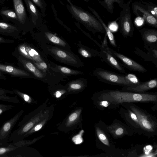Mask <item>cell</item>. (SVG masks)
<instances>
[{"mask_svg": "<svg viewBox=\"0 0 157 157\" xmlns=\"http://www.w3.org/2000/svg\"><path fill=\"white\" fill-rule=\"evenodd\" d=\"M99 99L118 104L136 102L156 101V94L144 93L106 90L100 93Z\"/></svg>", "mask_w": 157, "mask_h": 157, "instance_id": "6da1fadb", "label": "cell"}, {"mask_svg": "<svg viewBox=\"0 0 157 157\" xmlns=\"http://www.w3.org/2000/svg\"><path fill=\"white\" fill-rule=\"evenodd\" d=\"M70 9L74 15L88 30L94 34L97 33L105 34V30L101 24L94 15L77 8L72 4H71Z\"/></svg>", "mask_w": 157, "mask_h": 157, "instance_id": "7a4b0ae2", "label": "cell"}, {"mask_svg": "<svg viewBox=\"0 0 157 157\" xmlns=\"http://www.w3.org/2000/svg\"><path fill=\"white\" fill-rule=\"evenodd\" d=\"M133 0L124 3L118 18V25L120 33L124 37H132L134 30L132 21L130 5Z\"/></svg>", "mask_w": 157, "mask_h": 157, "instance_id": "3957f363", "label": "cell"}, {"mask_svg": "<svg viewBox=\"0 0 157 157\" xmlns=\"http://www.w3.org/2000/svg\"><path fill=\"white\" fill-rule=\"evenodd\" d=\"M93 73L99 80L107 84L124 86H132L126 75L118 74L101 67L96 69Z\"/></svg>", "mask_w": 157, "mask_h": 157, "instance_id": "277c9868", "label": "cell"}, {"mask_svg": "<svg viewBox=\"0 0 157 157\" xmlns=\"http://www.w3.org/2000/svg\"><path fill=\"white\" fill-rule=\"evenodd\" d=\"M23 112L21 110L14 116L6 121L0 128V145H6L9 140L11 132Z\"/></svg>", "mask_w": 157, "mask_h": 157, "instance_id": "5b68a950", "label": "cell"}, {"mask_svg": "<svg viewBox=\"0 0 157 157\" xmlns=\"http://www.w3.org/2000/svg\"><path fill=\"white\" fill-rule=\"evenodd\" d=\"M132 8L135 15L143 18L146 24L157 28V18L148 11L143 3L140 2H135L132 3Z\"/></svg>", "mask_w": 157, "mask_h": 157, "instance_id": "8992f818", "label": "cell"}, {"mask_svg": "<svg viewBox=\"0 0 157 157\" xmlns=\"http://www.w3.org/2000/svg\"><path fill=\"white\" fill-rule=\"evenodd\" d=\"M108 48L113 55L120 61L122 65L129 70L141 73L147 71L144 67L131 58L113 50L109 47Z\"/></svg>", "mask_w": 157, "mask_h": 157, "instance_id": "52a82bcc", "label": "cell"}, {"mask_svg": "<svg viewBox=\"0 0 157 157\" xmlns=\"http://www.w3.org/2000/svg\"><path fill=\"white\" fill-rule=\"evenodd\" d=\"M48 50L58 60L74 66L79 65L77 59L72 53L67 51L53 46H49Z\"/></svg>", "mask_w": 157, "mask_h": 157, "instance_id": "ba28073f", "label": "cell"}, {"mask_svg": "<svg viewBox=\"0 0 157 157\" xmlns=\"http://www.w3.org/2000/svg\"><path fill=\"white\" fill-rule=\"evenodd\" d=\"M109 47L101 46L100 48V58L102 61L105 62L115 70L121 73H125V71L122 64L110 52Z\"/></svg>", "mask_w": 157, "mask_h": 157, "instance_id": "9c48e42d", "label": "cell"}, {"mask_svg": "<svg viewBox=\"0 0 157 157\" xmlns=\"http://www.w3.org/2000/svg\"><path fill=\"white\" fill-rule=\"evenodd\" d=\"M130 108L136 115L139 125L143 129L149 132L154 131L156 126L155 124L149 116L134 106H130Z\"/></svg>", "mask_w": 157, "mask_h": 157, "instance_id": "30bf717a", "label": "cell"}, {"mask_svg": "<svg viewBox=\"0 0 157 157\" xmlns=\"http://www.w3.org/2000/svg\"><path fill=\"white\" fill-rule=\"evenodd\" d=\"M144 46L147 50L146 52L139 48L136 47L134 53L142 58L144 61L152 62L157 67V46H148L144 44Z\"/></svg>", "mask_w": 157, "mask_h": 157, "instance_id": "8fae6325", "label": "cell"}, {"mask_svg": "<svg viewBox=\"0 0 157 157\" xmlns=\"http://www.w3.org/2000/svg\"><path fill=\"white\" fill-rule=\"evenodd\" d=\"M157 78L149 80L139 84L130 86H124L122 90L129 91L138 93H144V92L157 87Z\"/></svg>", "mask_w": 157, "mask_h": 157, "instance_id": "7c38bea8", "label": "cell"}, {"mask_svg": "<svg viewBox=\"0 0 157 157\" xmlns=\"http://www.w3.org/2000/svg\"><path fill=\"white\" fill-rule=\"evenodd\" d=\"M144 44L148 46H157V30L142 28L139 30Z\"/></svg>", "mask_w": 157, "mask_h": 157, "instance_id": "4fadbf2b", "label": "cell"}, {"mask_svg": "<svg viewBox=\"0 0 157 157\" xmlns=\"http://www.w3.org/2000/svg\"><path fill=\"white\" fill-rule=\"evenodd\" d=\"M0 15L3 21L12 22L19 28L21 27L17 16L15 11L7 7H2L0 9Z\"/></svg>", "mask_w": 157, "mask_h": 157, "instance_id": "5bb4252c", "label": "cell"}, {"mask_svg": "<svg viewBox=\"0 0 157 157\" xmlns=\"http://www.w3.org/2000/svg\"><path fill=\"white\" fill-rule=\"evenodd\" d=\"M14 11L21 25H24L27 20V16L22 0H13Z\"/></svg>", "mask_w": 157, "mask_h": 157, "instance_id": "9a60e30c", "label": "cell"}, {"mask_svg": "<svg viewBox=\"0 0 157 157\" xmlns=\"http://www.w3.org/2000/svg\"><path fill=\"white\" fill-rule=\"evenodd\" d=\"M88 8L92 13L93 15L99 21L104 28L106 32L105 33L108 37L110 44L113 47L116 48L117 47L116 42L114 35L112 31L109 29L108 27L105 25V22L97 11L94 9L90 7H88Z\"/></svg>", "mask_w": 157, "mask_h": 157, "instance_id": "2e32d148", "label": "cell"}, {"mask_svg": "<svg viewBox=\"0 0 157 157\" xmlns=\"http://www.w3.org/2000/svg\"><path fill=\"white\" fill-rule=\"evenodd\" d=\"M0 71L12 75L19 77H27L30 74L26 71L16 68L14 67L0 64Z\"/></svg>", "mask_w": 157, "mask_h": 157, "instance_id": "e0dca14e", "label": "cell"}, {"mask_svg": "<svg viewBox=\"0 0 157 157\" xmlns=\"http://www.w3.org/2000/svg\"><path fill=\"white\" fill-rule=\"evenodd\" d=\"M20 31V28L16 25L0 21V33L7 34L17 33Z\"/></svg>", "mask_w": 157, "mask_h": 157, "instance_id": "ac0fdd59", "label": "cell"}, {"mask_svg": "<svg viewBox=\"0 0 157 157\" xmlns=\"http://www.w3.org/2000/svg\"><path fill=\"white\" fill-rule=\"evenodd\" d=\"M19 60L25 68L32 73L36 77L42 79L44 77V75L32 63L24 59L21 57L19 58Z\"/></svg>", "mask_w": 157, "mask_h": 157, "instance_id": "d6986e66", "label": "cell"}, {"mask_svg": "<svg viewBox=\"0 0 157 157\" xmlns=\"http://www.w3.org/2000/svg\"><path fill=\"white\" fill-rule=\"evenodd\" d=\"M124 0H99V3L110 13H113L114 11V3H117L122 8Z\"/></svg>", "mask_w": 157, "mask_h": 157, "instance_id": "ffe728a7", "label": "cell"}, {"mask_svg": "<svg viewBox=\"0 0 157 157\" xmlns=\"http://www.w3.org/2000/svg\"><path fill=\"white\" fill-rule=\"evenodd\" d=\"M8 93L13 94L14 92L13 91L0 88V101L14 103H19V101L17 97L9 96L7 94Z\"/></svg>", "mask_w": 157, "mask_h": 157, "instance_id": "44dd1931", "label": "cell"}, {"mask_svg": "<svg viewBox=\"0 0 157 157\" xmlns=\"http://www.w3.org/2000/svg\"><path fill=\"white\" fill-rule=\"evenodd\" d=\"M79 52L83 57L86 58L100 57L99 51L85 46L79 49Z\"/></svg>", "mask_w": 157, "mask_h": 157, "instance_id": "7402d4cb", "label": "cell"}, {"mask_svg": "<svg viewBox=\"0 0 157 157\" xmlns=\"http://www.w3.org/2000/svg\"><path fill=\"white\" fill-rule=\"evenodd\" d=\"M52 68L54 71L60 72L66 75H75L83 74L82 72L72 70L68 68L59 65H56L55 67H52Z\"/></svg>", "mask_w": 157, "mask_h": 157, "instance_id": "603a6c76", "label": "cell"}, {"mask_svg": "<svg viewBox=\"0 0 157 157\" xmlns=\"http://www.w3.org/2000/svg\"><path fill=\"white\" fill-rule=\"evenodd\" d=\"M45 34L48 40L53 43L63 47L67 46L66 43L58 36L49 32H46Z\"/></svg>", "mask_w": 157, "mask_h": 157, "instance_id": "cb8c5ba5", "label": "cell"}, {"mask_svg": "<svg viewBox=\"0 0 157 157\" xmlns=\"http://www.w3.org/2000/svg\"><path fill=\"white\" fill-rule=\"evenodd\" d=\"M25 48L33 62H39L43 61L39 53L34 49L25 45Z\"/></svg>", "mask_w": 157, "mask_h": 157, "instance_id": "d4e9b609", "label": "cell"}, {"mask_svg": "<svg viewBox=\"0 0 157 157\" xmlns=\"http://www.w3.org/2000/svg\"><path fill=\"white\" fill-rule=\"evenodd\" d=\"M140 2L145 6L148 11L156 18H157V6L152 2H144L140 0Z\"/></svg>", "mask_w": 157, "mask_h": 157, "instance_id": "484cf974", "label": "cell"}, {"mask_svg": "<svg viewBox=\"0 0 157 157\" xmlns=\"http://www.w3.org/2000/svg\"><path fill=\"white\" fill-rule=\"evenodd\" d=\"M18 147L13 143L10 144L6 146L0 147V157H7V154L17 149Z\"/></svg>", "mask_w": 157, "mask_h": 157, "instance_id": "4316f807", "label": "cell"}, {"mask_svg": "<svg viewBox=\"0 0 157 157\" xmlns=\"http://www.w3.org/2000/svg\"><path fill=\"white\" fill-rule=\"evenodd\" d=\"M96 132L97 136L100 140L105 145L109 146L108 139L104 132L98 128H97Z\"/></svg>", "mask_w": 157, "mask_h": 157, "instance_id": "83f0119b", "label": "cell"}, {"mask_svg": "<svg viewBox=\"0 0 157 157\" xmlns=\"http://www.w3.org/2000/svg\"><path fill=\"white\" fill-rule=\"evenodd\" d=\"M13 91L14 93L16 94L24 101L28 103L31 102V98L27 94L24 93L17 90L13 89Z\"/></svg>", "mask_w": 157, "mask_h": 157, "instance_id": "f1b7e54d", "label": "cell"}, {"mask_svg": "<svg viewBox=\"0 0 157 157\" xmlns=\"http://www.w3.org/2000/svg\"><path fill=\"white\" fill-rule=\"evenodd\" d=\"M126 75L127 79L132 84V86L139 84L141 82L138 78L133 74H129Z\"/></svg>", "mask_w": 157, "mask_h": 157, "instance_id": "f546056e", "label": "cell"}, {"mask_svg": "<svg viewBox=\"0 0 157 157\" xmlns=\"http://www.w3.org/2000/svg\"><path fill=\"white\" fill-rule=\"evenodd\" d=\"M82 80V79L73 81L70 83V87L73 89H80L82 86L84 84L83 82L86 80V79H84L81 83L80 82Z\"/></svg>", "mask_w": 157, "mask_h": 157, "instance_id": "4dcf8cb0", "label": "cell"}, {"mask_svg": "<svg viewBox=\"0 0 157 157\" xmlns=\"http://www.w3.org/2000/svg\"><path fill=\"white\" fill-rule=\"evenodd\" d=\"M18 49L20 53L25 58L30 60L32 59L29 56L25 48V45L22 44L20 45L18 48Z\"/></svg>", "mask_w": 157, "mask_h": 157, "instance_id": "1f68e13d", "label": "cell"}, {"mask_svg": "<svg viewBox=\"0 0 157 157\" xmlns=\"http://www.w3.org/2000/svg\"><path fill=\"white\" fill-rule=\"evenodd\" d=\"M35 65L39 69L42 70H45L47 68V66L45 63L42 61L39 62H34Z\"/></svg>", "mask_w": 157, "mask_h": 157, "instance_id": "d6a6232c", "label": "cell"}, {"mask_svg": "<svg viewBox=\"0 0 157 157\" xmlns=\"http://www.w3.org/2000/svg\"><path fill=\"white\" fill-rule=\"evenodd\" d=\"M124 132L122 128L118 127L113 130V133L116 136H120L123 134Z\"/></svg>", "mask_w": 157, "mask_h": 157, "instance_id": "836d02e7", "label": "cell"}, {"mask_svg": "<svg viewBox=\"0 0 157 157\" xmlns=\"http://www.w3.org/2000/svg\"><path fill=\"white\" fill-rule=\"evenodd\" d=\"M108 28L111 31L112 30L115 31L117 30L118 25L116 22L114 21L110 23Z\"/></svg>", "mask_w": 157, "mask_h": 157, "instance_id": "e575fe53", "label": "cell"}, {"mask_svg": "<svg viewBox=\"0 0 157 157\" xmlns=\"http://www.w3.org/2000/svg\"><path fill=\"white\" fill-rule=\"evenodd\" d=\"M14 107L15 106L13 105H9L7 106L0 108V116L5 112L9 110Z\"/></svg>", "mask_w": 157, "mask_h": 157, "instance_id": "d590c367", "label": "cell"}, {"mask_svg": "<svg viewBox=\"0 0 157 157\" xmlns=\"http://www.w3.org/2000/svg\"><path fill=\"white\" fill-rule=\"evenodd\" d=\"M129 113L131 118L136 123L139 125V122L136 115L133 112H132L130 110H128Z\"/></svg>", "mask_w": 157, "mask_h": 157, "instance_id": "8d00e7d4", "label": "cell"}, {"mask_svg": "<svg viewBox=\"0 0 157 157\" xmlns=\"http://www.w3.org/2000/svg\"><path fill=\"white\" fill-rule=\"evenodd\" d=\"M144 21L143 18L139 17H137L135 19V23L136 25L138 26L141 25Z\"/></svg>", "mask_w": 157, "mask_h": 157, "instance_id": "74e56055", "label": "cell"}, {"mask_svg": "<svg viewBox=\"0 0 157 157\" xmlns=\"http://www.w3.org/2000/svg\"><path fill=\"white\" fill-rule=\"evenodd\" d=\"M77 114L76 113H74L70 116L69 120L70 121H73L77 118Z\"/></svg>", "mask_w": 157, "mask_h": 157, "instance_id": "f35d334b", "label": "cell"}, {"mask_svg": "<svg viewBox=\"0 0 157 157\" xmlns=\"http://www.w3.org/2000/svg\"><path fill=\"white\" fill-rule=\"evenodd\" d=\"M40 8H42V6L40 0H32Z\"/></svg>", "mask_w": 157, "mask_h": 157, "instance_id": "ab89813d", "label": "cell"}, {"mask_svg": "<svg viewBox=\"0 0 157 157\" xmlns=\"http://www.w3.org/2000/svg\"><path fill=\"white\" fill-rule=\"evenodd\" d=\"M42 125L41 124H38L35 127L34 130L35 131H37L39 130L42 128Z\"/></svg>", "mask_w": 157, "mask_h": 157, "instance_id": "60d3db41", "label": "cell"}, {"mask_svg": "<svg viewBox=\"0 0 157 157\" xmlns=\"http://www.w3.org/2000/svg\"><path fill=\"white\" fill-rule=\"evenodd\" d=\"M61 95V93L59 91H57L56 93V96L57 98H59V97Z\"/></svg>", "mask_w": 157, "mask_h": 157, "instance_id": "b9f144b4", "label": "cell"}, {"mask_svg": "<svg viewBox=\"0 0 157 157\" xmlns=\"http://www.w3.org/2000/svg\"><path fill=\"white\" fill-rule=\"evenodd\" d=\"M6 40L3 37L0 36V43H5L6 42Z\"/></svg>", "mask_w": 157, "mask_h": 157, "instance_id": "7bdbcfd3", "label": "cell"}, {"mask_svg": "<svg viewBox=\"0 0 157 157\" xmlns=\"http://www.w3.org/2000/svg\"><path fill=\"white\" fill-rule=\"evenodd\" d=\"M5 4V0H0V5L2 6Z\"/></svg>", "mask_w": 157, "mask_h": 157, "instance_id": "ee69618b", "label": "cell"}, {"mask_svg": "<svg viewBox=\"0 0 157 157\" xmlns=\"http://www.w3.org/2000/svg\"><path fill=\"white\" fill-rule=\"evenodd\" d=\"M6 105L2 104H0V108L2 107H5L8 105Z\"/></svg>", "mask_w": 157, "mask_h": 157, "instance_id": "f6af8a7d", "label": "cell"}, {"mask_svg": "<svg viewBox=\"0 0 157 157\" xmlns=\"http://www.w3.org/2000/svg\"><path fill=\"white\" fill-rule=\"evenodd\" d=\"M2 77V74L0 73V78Z\"/></svg>", "mask_w": 157, "mask_h": 157, "instance_id": "bcb514c9", "label": "cell"}]
</instances>
